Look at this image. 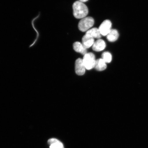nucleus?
I'll return each mask as SVG.
<instances>
[{"label":"nucleus","instance_id":"nucleus-5","mask_svg":"<svg viewBox=\"0 0 148 148\" xmlns=\"http://www.w3.org/2000/svg\"><path fill=\"white\" fill-rule=\"evenodd\" d=\"M86 68L83 64L82 59L78 58L75 62V71L77 75H84L86 71Z\"/></svg>","mask_w":148,"mask_h":148},{"label":"nucleus","instance_id":"nucleus-14","mask_svg":"<svg viewBox=\"0 0 148 148\" xmlns=\"http://www.w3.org/2000/svg\"><path fill=\"white\" fill-rule=\"evenodd\" d=\"M79 1L82 2V3L86 2L88 0H79Z\"/></svg>","mask_w":148,"mask_h":148},{"label":"nucleus","instance_id":"nucleus-3","mask_svg":"<svg viewBox=\"0 0 148 148\" xmlns=\"http://www.w3.org/2000/svg\"><path fill=\"white\" fill-rule=\"evenodd\" d=\"M82 60L86 69L90 70L94 68L96 60L93 53H87L84 55Z\"/></svg>","mask_w":148,"mask_h":148},{"label":"nucleus","instance_id":"nucleus-6","mask_svg":"<svg viewBox=\"0 0 148 148\" xmlns=\"http://www.w3.org/2000/svg\"><path fill=\"white\" fill-rule=\"evenodd\" d=\"M106 47V44L104 40L99 39L94 42L92 49L95 51L99 52L103 51Z\"/></svg>","mask_w":148,"mask_h":148},{"label":"nucleus","instance_id":"nucleus-10","mask_svg":"<svg viewBox=\"0 0 148 148\" xmlns=\"http://www.w3.org/2000/svg\"><path fill=\"white\" fill-rule=\"evenodd\" d=\"M106 63L102 58L96 60L94 68L98 71H101L106 69Z\"/></svg>","mask_w":148,"mask_h":148},{"label":"nucleus","instance_id":"nucleus-11","mask_svg":"<svg viewBox=\"0 0 148 148\" xmlns=\"http://www.w3.org/2000/svg\"><path fill=\"white\" fill-rule=\"evenodd\" d=\"M119 34L118 31L115 29H111L110 32L107 35V40L110 42L116 41L119 38Z\"/></svg>","mask_w":148,"mask_h":148},{"label":"nucleus","instance_id":"nucleus-13","mask_svg":"<svg viewBox=\"0 0 148 148\" xmlns=\"http://www.w3.org/2000/svg\"><path fill=\"white\" fill-rule=\"evenodd\" d=\"M102 59L106 63H109L112 60V57L111 53L109 52H105L101 55Z\"/></svg>","mask_w":148,"mask_h":148},{"label":"nucleus","instance_id":"nucleus-9","mask_svg":"<svg viewBox=\"0 0 148 148\" xmlns=\"http://www.w3.org/2000/svg\"><path fill=\"white\" fill-rule=\"evenodd\" d=\"M86 35L93 38L99 39L101 38V34L99 29L94 27L88 30L86 33Z\"/></svg>","mask_w":148,"mask_h":148},{"label":"nucleus","instance_id":"nucleus-12","mask_svg":"<svg viewBox=\"0 0 148 148\" xmlns=\"http://www.w3.org/2000/svg\"><path fill=\"white\" fill-rule=\"evenodd\" d=\"M50 148H64L63 144L60 140L56 138L50 139L48 141Z\"/></svg>","mask_w":148,"mask_h":148},{"label":"nucleus","instance_id":"nucleus-1","mask_svg":"<svg viewBox=\"0 0 148 148\" xmlns=\"http://www.w3.org/2000/svg\"><path fill=\"white\" fill-rule=\"evenodd\" d=\"M73 16L76 18L82 19L87 16L88 12V7L82 2H75L73 5Z\"/></svg>","mask_w":148,"mask_h":148},{"label":"nucleus","instance_id":"nucleus-2","mask_svg":"<svg viewBox=\"0 0 148 148\" xmlns=\"http://www.w3.org/2000/svg\"><path fill=\"white\" fill-rule=\"evenodd\" d=\"M94 23V20L93 18L90 16L85 17L79 22V29L82 32H87L89 29L93 26Z\"/></svg>","mask_w":148,"mask_h":148},{"label":"nucleus","instance_id":"nucleus-8","mask_svg":"<svg viewBox=\"0 0 148 148\" xmlns=\"http://www.w3.org/2000/svg\"><path fill=\"white\" fill-rule=\"evenodd\" d=\"M73 48L74 50L77 52L80 53L83 55H85L87 53V49L84 47L81 42H76L73 44Z\"/></svg>","mask_w":148,"mask_h":148},{"label":"nucleus","instance_id":"nucleus-7","mask_svg":"<svg viewBox=\"0 0 148 148\" xmlns=\"http://www.w3.org/2000/svg\"><path fill=\"white\" fill-rule=\"evenodd\" d=\"M94 38L85 34L82 38V44L86 49L91 47L94 42Z\"/></svg>","mask_w":148,"mask_h":148},{"label":"nucleus","instance_id":"nucleus-4","mask_svg":"<svg viewBox=\"0 0 148 148\" xmlns=\"http://www.w3.org/2000/svg\"><path fill=\"white\" fill-rule=\"evenodd\" d=\"M112 23L110 20H105L101 23L99 28L101 34L103 36H107L112 29Z\"/></svg>","mask_w":148,"mask_h":148}]
</instances>
